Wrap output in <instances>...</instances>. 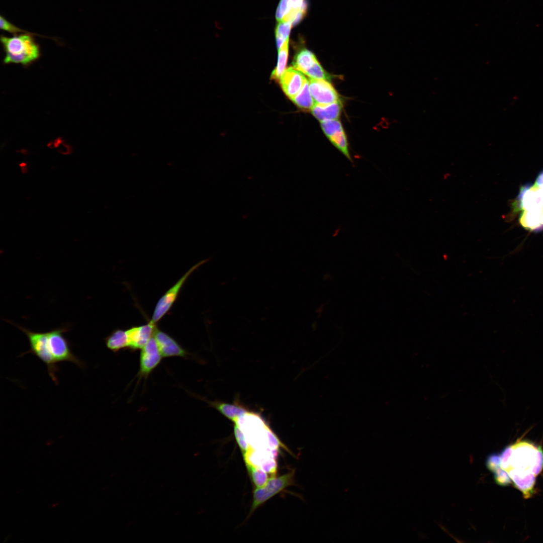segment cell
Wrapping results in <instances>:
<instances>
[{"instance_id": "obj_1", "label": "cell", "mask_w": 543, "mask_h": 543, "mask_svg": "<svg viewBox=\"0 0 543 543\" xmlns=\"http://www.w3.org/2000/svg\"><path fill=\"white\" fill-rule=\"evenodd\" d=\"M31 35L27 33L13 37L1 36V41L6 53L5 64L27 65L39 58V47Z\"/></svg>"}, {"instance_id": "obj_2", "label": "cell", "mask_w": 543, "mask_h": 543, "mask_svg": "<svg viewBox=\"0 0 543 543\" xmlns=\"http://www.w3.org/2000/svg\"><path fill=\"white\" fill-rule=\"evenodd\" d=\"M22 331L27 337L30 344V349L23 353H31L36 356L47 367L48 374L52 381L56 384L59 383L57 377L58 371L57 363L54 360L48 348V331L35 332L24 327L11 323ZM21 355V356H22Z\"/></svg>"}, {"instance_id": "obj_3", "label": "cell", "mask_w": 543, "mask_h": 543, "mask_svg": "<svg viewBox=\"0 0 543 543\" xmlns=\"http://www.w3.org/2000/svg\"><path fill=\"white\" fill-rule=\"evenodd\" d=\"M68 329L66 327H61L48 331V350L57 364L68 361L83 369L84 363L72 352L68 340L64 335Z\"/></svg>"}, {"instance_id": "obj_4", "label": "cell", "mask_w": 543, "mask_h": 543, "mask_svg": "<svg viewBox=\"0 0 543 543\" xmlns=\"http://www.w3.org/2000/svg\"><path fill=\"white\" fill-rule=\"evenodd\" d=\"M295 471L292 470L283 475L272 474L264 485L254 489L253 501L250 514L265 502L294 484Z\"/></svg>"}, {"instance_id": "obj_5", "label": "cell", "mask_w": 543, "mask_h": 543, "mask_svg": "<svg viewBox=\"0 0 543 543\" xmlns=\"http://www.w3.org/2000/svg\"><path fill=\"white\" fill-rule=\"evenodd\" d=\"M208 259L200 261L190 268L176 282L169 288L158 300L153 312L151 321L156 323L169 310L175 301L183 285L189 276Z\"/></svg>"}, {"instance_id": "obj_6", "label": "cell", "mask_w": 543, "mask_h": 543, "mask_svg": "<svg viewBox=\"0 0 543 543\" xmlns=\"http://www.w3.org/2000/svg\"><path fill=\"white\" fill-rule=\"evenodd\" d=\"M306 9L305 0H281L277 9L276 18L278 22H289L293 26L305 16Z\"/></svg>"}, {"instance_id": "obj_7", "label": "cell", "mask_w": 543, "mask_h": 543, "mask_svg": "<svg viewBox=\"0 0 543 543\" xmlns=\"http://www.w3.org/2000/svg\"><path fill=\"white\" fill-rule=\"evenodd\" d=\"M141 349L139 375L145 377L160 364L162 356L153 336Z\"/></svg>"}, {"instance_id": "obj_8", "label": "cell", "mask_w": 543, "mask_h": 543, "mask_svg": "<svg viewBox=\"0 0 543 543\" xmlns=\"http://www.w3.org/2000/svg\"><path fill=\"white\" fill-rule=\"evenodd\" d=\"M308 83L315 104L326 105L339 101L337 92L329 81L310 78Z\"/></svg>"}, {"instance_id": "obj_9", "label": "cell", "mask_w": 543, "mask_h": 543, "mask_svg": "<svg viewBox=\"0 0 543 543\" xmlns=\"http://www.w3.org/2000/svg\"><path fill=\"white\" fill-rule=\"evenodd\" d=\"M279 80L286 95L292 99L300 91L307 79L302 72L290 67L285 69Z\"/></svg>"}, {"instance_id": "obj_10", "label": "cell", "mask_w": 543, "mask_h": 543, "mask_svg": "<svg viewBox=\"0 0 543 543\" xmlns=\"http://www.w3.org/2000/svg\"><path fill=\"white\" fill-rule=\"evenodd\" d=\"M156 324L151 320L146 324L133 326L126 330L129 347L132 350L141 349L153 336Z\"/></svg>"}, {"instance_id": "obj_11", "label": "cell", "mask_w": 543, "mask_h": 543, "mask_svg": "<svg viewBox=\"0 0 543 543\" xmlns=\"http://www.w3.org/2000/svg\"><path fill=\"white\" fill-rule=\"evenodd\" d=\"M153 337L162 357H186L188 354L176 340L157 327Z\"/></svg>"}, {"instance_id": "obj_12", "label": "cell", "mask_w": 543, "mask_h": 543, "mask_svg": "<svg viewBox=\"0 0 543 543\" xmlns=\"http://www.w3.org/2000/svg\"><path fill=\"white\" fill-rule=\"evenodd\" d=\"M521 208L525 211L543 209V190L535 186L529 188L527 186L521 189L518 196Z\"/></svg>"}, {"instance_id": "obj_13", "label": "cell", "mask_w": 543, "mask_h": 543, "mask_svg": "<svg viewBox=\"0 0 543 543\" xmlns=\"http://www.w3.org/2000/svg\"><path fill=\"white\" fill-rule=\"evenodd\" d=\"M342 110V104L338 101L326 105L315 104L311 109L312 113L320 121L337 120Z\"/></svg>"}, {"instance_id": "obj_14", "label": "cell", "mask_w": 543, "mask_h": 543, "mask_svg": "<svg viewBox=\"0 0 543 543\" xmlns=\"http://www.w3.org/2000/svg\"><path fill=\"white\" fill-rule=\"evenodd\" d=\"M319 62L312 52L303 49L296 55L293 67L306 75Z\"/></svg>"}, {"instance_id": "obj_15", "label": "cell", "mask_w": 543, "mask_h": 543, "mask_svg": "<svg viewBox=\"0 0 543 543\" xmlns=\"http://www.w3.org/2000/svg\"><path fill=\"white\" fill-rule=\"evenodd\" d=\"M105 343L107 347L115 353L128 348L129 342L126 330L121 329L113 330L105 338Z\"/></svg>"}, {"instance_id": "obj_16", "label": "cell", "mask_w": 543, "mask_h": 543, "mask_svg": "<svg viewBox=\"0 0 543 543\" xmlns=\"http://www.w3.org/2000/svg\"><path fill=\"white\" fill-rule=\"evenodd\" d=\"M211 405L227 418L234 423L239 417L247 411L243 406L237 404H230L222 402H213Z\"/></svg>"}, {"instance_id": "obj_17", "label": "cell", "mask_w": 543, "mask_h": 543, "mask_svg": "<svg viewBox=\"0 0 543 543\" xmlns=\"http://www.w3.org/2000/svg\"><path fill=\"white\" fill-rule=\"evenodd\" d=\"M291 100L299 108L305 110H311L315 102L309 90L308 80L300 91Z\"/></svg>"}, {"instance_id": "obj_18", "label": "cell", "mask_w": 543, "mask_h": 543, "mask_svg": "<svg viewBox=\"0 0 543 543\" xmlns=\"http://www.w3.org/2000/svg\"><path fill=\"white\" fill-rule=\"evenodd\" d=\"M541 212L537 210H524L520 217V223L523 227L527 229H537L542 225L541 221Z\"/></svg>"}, {"instance_id": "obj_19", "label": "cell", "mask_w": 543, "mask_h": 543, "mask_svg": "<svg viewBox=\"0 0 543 543\" xmlns=\"http://www.w3.org/2000/svg\"><path fill=\"white\" fill-rule=\"evenodd\" d=\"M320 124L323 131L330 142L344 133L341 122L339 120H325L321 121Z\"/></svg>"}, {"instance_id": "obj_20", "label": "cell", "mask_w": 543, "mask_h": 543, "mask_svg": "<svg viewBox=\"0 0 543 543\" xmlns=\"http://www.w3.org/2000/svg\"><path fill=\"white\" fill-rule=\"evenodd\" d=\"M289 39L286 40L278 50V60L276 67L273 71L271 78L279 80L285 70L289 52Z\"/></svg>"}, {"instance_id": "obj_21", "label": "cell", "mask_w": 543, "mask_h": 543, "mask_svg": "<svg viewBox=\"0 0 543 543\" xmlns=\"http://www.w3.org/2000/svg\"><path fill=\"white\" fill-rule=\"evenodd\" d=\"M246 468L250 478L256 487H260L265 484L268 479L265 471L253 464L249 459L244 460Z\"/></svg>"}, {"instance_id": "obj_22", "label": "cell", "mask_w": 543, "mask_h": 543, "mask_svg": "<svg viewBox=\"0 0 543 543\" xmlns=\"http://www.w3.org/2000/svg\"><path fill=\"white\" fill-rule=\"evenodd\" d=\"M234 434L243 459H249L254 452L253 448L248 443L243 433L236 423H234Z\"/></svg>"}, {"instance_id": "obj_23", "label": "cell", "mask_w": 543, "mask_h": 543, "mask_svg": "<svg viewBox=\"0 0 543 543\" xmlns=\"http://www.w3.org/2000/svg\"><path fill=\"white\" fill-rule=\"evenodd\" d=\"M292 24L289 22H278L275 30L277 46L278 50L284 42L289 39Z\"/></svg>"}, {"instance_id": "obj_24", "label": "cell", "mask_w": 543, "mask_h": 543, "mask_svg": "<svg viewBox=\"0 0 543 543\" xmlns=\"http://www.w3.org/2000/svg\"><path fill=\"white\" fill-rule=\"evenodd\" d=\"M494 480L497 484L502 486H506L511 483L509 475L500 468L494 472Z\"/></svg>"}, {"instance_id": "obj_25", "label": "cell", "mask_w": 543, "mask_h": 543, "mask_svg": "<svg viewBox=\"0 0 543 543\" xmlns=\"http://www.w3.org/2000/svg\"><path fill=\"white\" fill-rule=\"evenodd\" d=\"M486 465L489 470L494 472L500 468L501 460L500 456L497 454L490 455L487 458Z\"/></svg>"}, {"instance_id": "obj_26", "label": "cell", "mask_w": 543, "mask_h": 543, "mask_svg": "<svg viewBox=\"0 0 543 543\" xmlns=\"http://www.w3.org/2000/svg\"><path fill=\"white\" fill-rule=\"evenodd\" d=\"M535 186L538 189L543 190V170L538 175L535 183Z\"/></svg>"}, {"instance_id": "obj_27", "label": "cell", "mask_w": 543, "mask_h": 543, "mask_svg": "<svg viewBox=\"0 0 543 543\" xmlns=\"http://www.w3.org/2000/svg\"><path fill=\"white\" fill-rule=\"evenodd\" d=\"M541 221L542 224L543 225V209H542V212H541Z\"/></svg>"}]
</instances>
